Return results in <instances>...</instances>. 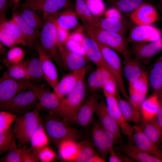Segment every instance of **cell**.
<instances>
[{"mask_svg":"<svg viewBox=\"0 0 162 162\" xmlns=\"http://www.w3.org/2000/svg\"><path fill=\"white\" fill-rule=\"evenodd\" d=\"M24 50L19 46L10 48L7 53L5 60L6 64H13L19 63L23 61L25 55Z\"/></svg>","mask_w":162,"mask_h":162,"instance_id":"cell-44","label":"cell"},{"mask_svg":"<svg viewBox=\"0 0 162 162\" xmlns=\"http://www.w3.org/2000/svg\"><path fill=\"white\" fill-rule=\"evenodd\" d=\"M48 142L43 123L38 127L31 136L30 148L34 154L39 157L40 151L47 145Z\"/></svg>","mask_w":162,"mask_h":162,"instance_id":"cell-36","label":"cell"},{"mask_svg":"<svg viewBox=\"0 0 162 162\" xmlns=\"http://www.w3.org/2000/svg\"><path fill=\"white\" fill-rule=\"evenodd\" d=\"M38 108L16 116L13 128L17 139L22 146H27L32 135L38 127L43 123Z\"/></svg>","mask_w":162,"mask_h":162,"instance_id":"cell-5","label":"cell"},{"mask_svg":"<svg viewBox=\"0 0 162 162\" xmlns=\"http://www.w3.org/2000/svg\"><path fill=\"white\" fill-rule=\"evenodd\" d=\"M112 78L114 77L108 70L104 68H97L89 75L87 81V86L93 93L102 88L108 81Z\"/></svg>","mask_w":162,"mask_h":162,"instance_id":"cell-25","label":"cell"},{"mask_svg":"<svg viewBox=\"0 0 162 162\" xmlns=\"http://www.w3.org/2000/svg\"><path fill=\"white\" fill-rule=\"evenodd\" d=\"M80 149L76 157L72 162H105L93 145L88 141L79 142Z\"/></svg>","mask_w":162,"mask_h":162,"instance_id":"cell-27","label":"cell"},{"mask_svg":"<svg viewBox=\"0 0 162 162\" xmlns=\"http://www.w3.org/2000/svg\"><path fill=\"white\" fill-rule=\"evenodd\" d=\"M128 40L133 43L157 41L162 39L160 31L151 25H137L130 29Z\"/></svg>","mask_w":162,"mask_h":162,"instance_id":"cell-12","label":"cell"},{"mask_svg":"<svg viewBox=\"0 0 162 162\" xmlns=\"http://www.w3.org/2000/svg\"><path fill=\"white\" fill-rule=\"evenodd\" d=\"M95 113L104 127L114 136L116 141L122 143L123 140L120 129L108 112L105 101L104 99L99 100Z\"/></svg>","mask_w":162,"mask_h":162,"instance_id":"cell-16","label":"cell"},{"mask_svg":"<svg viewBox=\"0 0 162 162\" xmlns=\"http://www.w3.org/2000/svg\"><path fill=\"white\" fill-rule=\"evenodd\" d=\"M92 134L94 144L97 151L105 160L113 148L116 141L114 136L104 127L100 122L93 127Z\"/></svg>","mask_w":162,"mask_h":162,"instance_id":"cell-11","label":"cell"},{"mask_svg":"<svg viewBox=\"0 0 162 162\" xmlns=\"http://www.w3.org/2000/svg\"><path fill=\"white\" fill-rule=\"evenodd\" d=\"M159 101V107L156 117L162 130V90L156 94Z\"/></svg>","mask_w":162,"mask_h":162,"instance_id":"cell-53","label":"cell"},{"mask_svg":"<svg viewBox=\"0 0 162 162\" xmlns=\"http://www.w3.org/2000/svg\"><path fill=\"white\" fill-rule=\"evenodd\" d=\"M34 46L40 61L44 79L55 91L59 81L56 66L51 57L43 50L40 44L36 43Z\"/></svg>","mask_w":162,"mask_h":162,"instance_id":"cell-13","label":"cell"},{"mask_svg":"<svg viewBox=\"0 0 162 162\" xmlns=\"http://www.w3.org/2000/svg\"><path fill=\"white\" fill-rule=\"evenodd\" d=\"M130 17L136 25H150L157 20L158 16L154 7L145 2L131 13Z\"/></svg>","mask_w":162,"mask_h":162,"instance_id":"cell-20","label":"cell"},{"mask_svg":"<svg viewBox=\"0 0 162 162\" xmlns=\"http://www.w3.org/2000/svg\"><path fill=\"white\" fill-rule=\"evenodd\" d=\"M56 13H43V25L40 31L39 38L40 47L61 68L62 67L58 48V41L55 21Z\"/></svg>","mask_w":162,"mask_h":162,"instance_id":"cell-4","label":"cell"},{"mask_svg":"<svg viewBox=\"0 0 162 162\" xmlns=\"http://www.w3.org/2000/svg\"><path fill=\"white\" fill-rule=\"evenodd\" d=\"M107 110L119 126L122 132L134 143V127L124 116L120 108L116 95L103 91Z\"/></svg>","mask_w":162,"mask_h":162,"instance_id":"cell-10","label":"cell"},{"mask_svg":"<svg viewBox=\"0 0 162 162\" xmlns=\"http://www.w3.org/2000/svg\"><path fill=\"white\" fill-rule=\"evenodd\" d=\"M37 86L32 82L29 89L34 93L41 107L53 114L62 117V103L60 99L54 92H52L45 87Z\"/></svg>","mask_w":162,"mask_h":162,"instance_id":"cell-7","label":"cell"},{"mask_svg":"<svg viewBox=\"0 0 162 162\" xmlns=\"http://www.w3.org/2000/svg\"><path fill=\"white\" fill-rule=\"evenodd\" d=\"M31 80H18L9 76L4 72L0 79V106L12 99L20 92L29 88Z\"/></svg>","mask_w":162,"mask_h":162,"instance_id":"cell-8","label":"cell"},{"mask_svg":"<svg viewBox=\"0 0 162 162\" xmlns=\"http://www.w3.org/2000/svg\"><path fill=\"white\" fill-rule=\"evenodd\" d=\"M26 60L18 63L6 64L7 70L5 72L10 77L16 79L26 80Z\"/></svg>","mask_w":162,"mask_h":162,"instance_id":"cell-42","label":"cell"},{"mask_svg":"<svg viewBox=\"0 0 162 162\" xmlns=\"http://www.w3.org/2000/svg\"><path fill=\"white\" fill-rule=\"evenodd\" d=\"M6 28L18 44L23 46L27 45L25 37L21 29L17 24L12 19L9 21H5Z\"/></svg>","mask_w":162,"mask_h":162,"instance_id":"cell-43","label":"cell"},{"mask_svg":"<svg viewBox=\"0 0 162 162\" xmlns=\"http://www.w3.org/2000/svg\"><path fill=\"white\" fill-rule=\"evenodd\" d=\"M94 20L95 26L126 36L128 28L123 20L115 18L100 17Z\"/></svg>","mask_w":162,"mask_h":162,"instance_id":"cell-26","label":"cell"},{"mask_svg":"<svg viewBox=\"0 0 162 162\" xmlns=\"http://www.w3.org/2000/svg\"><path fill=\"white\" fill-rule=\"evenodd\" d=\"M37 100L34 92L28 88L20 92L10 101L0 106V110L17 116L22 115L29 112Z\"/></svg>","mask_w":162,"mask_h":162,"instance_id":"cell-9","label":"cell"},{"mask_svg":"<svg viewBox=\"0 0 162 162\" xmlns=\"http://www.w3.org/2000/svg\"><path fill=\"white\" fill-rule=\"evenodd\" d=\"M149 86L148 72L146 71L136 80L129 83L130 101L140 109L145 99Z\"/></svg>","mask_w":162,"mask_h":162,"instance_id":"cell-19","label":"cell"},{"mask_svg":"<svg viewBox=\"0 0 162 162\" xmlns=\"http://www.w3.org/2000/svg\"><path fill=\"white\" fill-rule=\"evenodd\" d=\"M17 116L10 112L1 110L0 112V132L10 128L15 122Z\"/></svg>","mask_w":162,"mask_h":162,"instance_id":"cell-47","label":"cell"},{"mask_svg":"<svg viewBox=\"0 0 162 162\" xmlns=\"http://www.w3.org/2000/svg\"><path fill=\"white\" fill-rule=\"evenodd\" d=\"M56 26L58 41L64 44L68 39L70 35L68 31L61 28L56 25Z\"/></svg>","mask_w":162,"mask_h":162,"instance_id":"cell-52","label":"cell"},{"mask_svg":"<svg viewBox=\"0 0 162 162\" xmlns=\"http://www.w3.org/2000/svg\"><path fill=\"white\" fill-rule=\"evenodd\" d=\"M109 4L120 12L131 13L140 5L146 2L145 0H108Z\"/></svg>","mask_w":162,"mask_h":162,"instance_id":"cell-40","label":"cell"},{"mask_svg":"<svg viewBox=\"0 0 162 162\" xmlns=\"http://www.w3.org/2000/svg\"><path fill=\"white\" fill-rule=\"evenodd\" d=\"M26 80L38 81L44 79L39 57L26 60Z\"/></svg>","mask_w":162,"mask_h":162,"instance_id":"cell-39","label":"cell"},{"mask_svg":"<svg viewBox=\"0 0 162 162\" xmlns=\"http://www.w3.org/2000/svg\"><path fill=\"white\" fill-rule=\"evenodd\" d=\"M4 44L0 42V54L2 55L5 52V48Z\"/></svg>","mask_w":162,"mask_h":162,"instance_id":"cell-58","label":"cell"},{"mask_svg":"<svg viewBox=\"0 0 162 162\" xmlns=\"http://www.w3.org/2000/svg\"><path fill=\"white\" fill-rule=\"evenodd\" d=\"M45 129L49 138L58 144L66 140L77 141L82 137L80 132L70 126L62 117L49 113L44 115Z\"/></svg>","mask_w":162,"mask_h":162,"instance_id":"cell-3","label":"cell"},{"mask_svg":"<svg viewBox=\"0 0 162 162\" xmlns=\"http://www.w3.org/2000/svg\"><path fill=\"white\" fill-rule=\"evenodd\" d=\"M149 86L153 93L157 94L162 90V53L148 72Z\"/></svg>","mask_w":162,"mask_h":162,"instance_id":"cell-30","label":"cell"},{"mask_svg":"<svg viewBox=\"0 0 162 162\" xmlns=\"http://www.w3.org/2000/svg\"><path fill=\"white\" fill-rule=\"evenodd\" d=\"M133 127L134 143L145 152L162 160V150L159 146L145 135L138 125Z\"/></svg>","mask_w":162,"mask_h":162,"instance_id":"cell-21","label":"cell"},{"mask_svg":"<svg viewBox=\"0 0 162 162\" xmlns=\"http://www.w3.org/2000/svg\"><path fill=\"white\" fill-rule=\"evenodd\" d=\"M159 105V101L156 94L153 93L145 98L140 107L142 122L148 121L156 117Z\"/></svg>","mask_w":162,"mask_h":162,"instance_id":"cell-33","label":"cell"},{"mask_svg":"<svg viewBox=\"0 0 162 162\" xmlns=\"http://www.w3.org/2000/svg\"><path fill=\"white\" fill-rule=\"evenodd\" d=\"M121 110L126 120L138 124L142 122L140 109L131 101L122 98L118 93L116 94Z\"/></svg>","mask_w":162,"mask_h":162,"instance_id":"cell-31","label":"cell"},{"mask_svg":"<svg viewBox=\"0 0 162 162\" xmlns=\"http://www.w3.org/2000/svg\"><path fill=\"white\" fill-rule=\"evenodd\" d=\"M80 69L71 71L59 80L54 92L60 99L66 96L75 87L79 78Z\"/></svg>","mask_w":162,"mask_h":162,"instance_id":"cell-28","label":"cell"},{"mask_svg":"<svg viewBox=\"0 0 162 162\" xmlns=\"http://www.w3.org/2000/svg\"><path fill=\"white\" fill-rule=\"evenodd\" d=\"M19 26L25 37L28 47L31 49L39 38L40 31L33 28L27 24L16 12H13L11 18Z\"/></svg>","mask_w":162,"mask_h":162,"instance_id":"cell-32","label":"cell"},{"mask_svg":"<svg viewBox=\"0 0 162 162\" xmlns=\"http://www.w3.org/2000/svg\"><path fill=\"white\" fill-rule=\"evenodd\" d=\"M6 20L0 21V42L4 46L11 48L18 44L6 28Z\"/></svg>","mask_w":162,"mask_h":162,"instance_id":"cell-45","label":"cell"},{"mask_svg":"<svg viewBox=\"0 0 162 162\" xmlns=\"http://www.w3.org/2000/svg\"><path fill=\"white\" fill-rule=\"evenodd\" d=\"M8 0H0V21L7 20L6 7Z\"/></svg>","mask_w":162,"mask_h":162,"instance_id":"cell-55","label":"cell"},{"mask_svg":"<svg viewBox=\"0 0 162 162\" xmlns=\"http://www.w3.org/2000/svg\"><path fill=\"white\" fill-rule=\"evenodd\" d=\"M99 100L98 93L96 92H93L79 110L74 122L82 127L88 125L92 120Z\"/></svg>","mask_w":162,"mask_h":162,"instance_id":"cell-17","label":"cell"},{"mask_svg":"<svg viewBox=\"0 0 162 162\" xmlns=\"http://www.w3.org/2000/svg\"><path fill=\"white\" fill-rule=\"evenodd\" d=\"M58 145V152L61 158L64 161L72 162L79 151V142L66 140L60 142Z\"/></svg>","mask_w":162,"mask_h":162,"instance_id":"cell-34","label":"cell"},{"mask_svg":"<svg viewBox=\"0 0 162 162\" xmlns=\"http://www.w3.org/2000/svg\"><path fill=\"white\" fill-rule=\"evenodd\" d=\"M34 0H25V1L23 2L24 3H27L29 2L32 1H33Z\"/></svg>","mask_w":162,"mask_h":162,"instance_id":"cell-60","label":"cell"},{"mask_svg":"<svg viewBox=\"0 0 162 162\" xmlns=\"http://www.w3.org/2000/svg\"><path fill=\"white\" fill-rule=\"evenodd\" d=\"M70 3L69 0H34L29 2H23L19 8H28L36 11H41L44 14H54L62 9L68 8Z\"/></svg>","mask_w":162,"mask_h":162,"instance_id":"cell-18","label":"cell"},{"mask_svg":"<svg viewBox=\"0 0 162 162\" xmlns=\"http://www.w3.org/2000/svg\"><path fill=\"white\" fill-rule=\"evenodd\" d=\"M82 43L86 56L97 68H105L111 73L110 68L104 59L96 41L90 37L84 36Z\"/></svg>","mask_w":162,"mask_h":162,"instance_id":"cell-22","label":"cell"},{"mask_svg":"<svg viewBox=\"0 0 162 162\" xmlns=\"http://www.w3.org/2000/svg\"><path fill=\"white\" fill-rule=\"evenodd\" d=\"M88 66L80 69L77 83L66 96L60 99L62 103V117L68 123L74 122L79 110L84 103L87 92L86 74Z\"/></svg>","mask_w":162,"mask_h":162,"instance_id":"cell-1","label":"cell"},{"mask_svg":"<svg viewBox=\"0 0 162 162\" xmlns=\"http://www.w3.org/2000/svg\"><path fill=\"white\" fill-rule=\"evenodd\" d=\"M120 12L114 8L109 9L104 12L105 17L115 18L123 20L122 16Z\"/></svg>","mask_w":162,"mask_h":162,"instance_id":"cell-54","label":"cell"},{"mask_svg":"<svg viewBox=\"0 0 162 162\" xmlns=\"http://www.w3.org/2000/svg\"><path fill=\"white\" fill-rule=\"evenodd\" d=\"M120 152L125 154L134 161L162 162L160 159L145 152L135 143L130 142L122 143L118 148Z\"/></svg>","mask_w":162,"mask_h":162,"instance_id":"cell-23","label":"cell"},{"mask_svg":"<svg viewBox=\"0 0 162 162\" xmlns=\"http://www.w3.org/2000/svg\"><path fill=\"white\" fill-rule=\"evenodd\" d=\"M22 162H38L39 161V156L34 154L30 148L26 146L19 148Z\"/></svg>","mask_w":162,"mask_h":162,"instance_id":"cell-48","label":"cell"},{"mask_svg":"<svg viewBox=\"0 0 162 162\" xmlns=\"http://www.w3.org/2000/svg\"><path fill=\"white\" fill-rule=\"evenodd\" d=\"M58 48L62 67H64L73 71L88 66L87 60L84 56L70 50L58 41Z\"/></svg>","mask_w":162,"mask_h":162,"instance_id":"cell-15","label":"cell"},{"mask_svg":"<svg viewBox=\"0 0 162 162\" xmlns=\"http://www.w3.org/2000/svg\"><path fill=\"white\" fill-rule=\"evenodd\" d=\"M75 13L84 23V24L95 26L94 18L84 0H76Z\"/></svg>","mask_w":162,"mask_h":162,"instance_id":"cell-41","label":"cell"},{"mask_svg":"<svg viewBox=\"0 0 162 162\" xmlns=\"http://www.w3.org/2000/svg\"><path fill=\"white\" fill-rule=\"evenodd\" d=\"M94 19L100 17L104 13L105 6L103 0H84Z\"/></svg>","mask_w":162,"mask_h":162,"instance_id":"cell-46","label":"cell"},{"mask_svg":"<svg viewBox=\"0 0 162 162\" xmlns=\"http://www.w3.org/2000/svg\"><path fill=\"white\" fill-rule=\"evenodd\" d=\"M57 156L56 154L46 146L43 147L40 152L39 160L41 162H50Z\"/></svg>","mask_w":162,"mask_h":162,"instance_id":"cell-49","label":"cell"},{"mask_svg":"<svg viewBox=\"0 0 162 162\" xmlns=\"http://www.w3.org/2000/svg\"><path fill=\"white\" fill-rule=\"evenodd\" d=\"M103 57L115 79L118 88L124 98L130 101L123 78L122 64L120 58L115 50L97 42Z\"/></svg>","mask_w":162,"mask_h":162,"instance_id":"cell-6","label":"cell"},{"mask_svg":"<svg viewBox=\"0 0 162 162\" xmlns=\"http://www.w3.org/2000/svg\"><path fill=\"white\" fill-rule=\"evenodd\" d=\"M16 139L13 128L11 127L7 130L0 132V154L17 148L16 143Z\"/></svg>","mask_w":162,"mask_h":162,"instance_id":"cell-38","label":"cell"},{"mask_svg":"<svg viewBox=\"0 0 162 162\" xmlns=\"http://www.w3.org/2000/svg\"><path fill=\"white\" fill-rule=\"evenodd\" d=\"M142 132L149 139L159 146L162 144V130L156 116L138 125Z\"/></svg>","mask_w":162,"mask_h":162,"instance_id":"cell-29","label":"cell"},{"mask_svg":"<svg viewBox=\"0 0 162 162\" xmlns=\"http://www.w3.org/2000/svg\"><path fill=\"white\" fill-rule=\"evenodd\" d=\"M162 51V39L157 41L134 43L130 49L131 54L145 65L148 64L151 59Z\"/></svg>","mask_w":162,"mask_h":162,"instance_id":"cell-14","label":"cell"},{"mask_svg":"<svg viewBox=\"0 0 162 162\" xmlns=\"http://www.w3.org/2000/svg\"><path fill=\"white\" fill-rule=\"evenodd\" d=\"M145 65L137 58L131 56L124 58L122 64L123 75L128 82H132L140 77L146 71Z\"/></svg>","mask_w":162,"mask_h":162,"instance_id":"cell-24","label":"cell"},{"mask_svg":"<svg viewBox=\"0 0 162 162\" xmlns=\"http://www.w3.org/2000/svg\"><path fill=\"white\" fill-rule=\"evenodd\" d=\"M159 8L162 15V0H160L159 4Z\"/></svg>","mask_w":162,"mask_h":162,"instance_id":"cell-59","label":"cell"},{"mask_svg":"<svg viewBox=\"0 0 162 162\" xmlns=\"http://www.w3.org/2000/svg\"><path fill=\"white\" fill-rule=\"evenodd\" d=\"M31 8L20 7L16 12L27 24L35 30L40 31L43 25V20Z\"/></svg>","mask_w":162,"mask_h":162,"instance_id":"cell-37","label":"cell"},{"mask_svg":"<svg viewBox=\"0 0 162 162\" xmlns=\"http://www.w3.org/2000/svg\"><path fill=\"white\" fill-rule=\"evenodd\" d=\"M77 16L75 12L70 9L59 11L56 14V24L60 28L68 31L79 25Z\"/></svg>","mask_w":162,"mask_h":162,"instance_id":"cell-35","label":"cell"},{"mask_svg":"<svg viewBox=\"0 0 162 162\" xmlns=\"http://www.w3.org/2000/svg\"><path fill=\"white\" fill-rule=\"evenodd\" d=\"M1 162H22L19 148L8 152L4 156L1 158Z\"/></svg>","mask_w":162,"mask_h":162,"instance_id":"cell-50","label":"cell"},{"mask_svg":"<svg viewBox=\"0 0 162 162\" xmlns=\"http://www.w3.org/2000/svg\"><path fill=\"white\" fill-rule=\"evenodd\" d=\"M22 0H8V5L11 8L13 12H15L19 8Z\"/></svg>","mask_w":162,"mask_h":162,"instance_id":"cell-57","label":"cell"},{"mask_svg":"<svg viewBox=\"0 0 162 162\" xmlns=\"http://www.w3.org/2000/svg\"><path fill=\"white\" fill-rule=\"evenodd\" d=\"M108 160L110 162H122L121 158L118 154L115 152L113 148L110 152Z\"/></svg>","mask_w":162,"mask_h":162,"instance_id":"cell-56","label":"cell"},{"mask_svg":"<svg viewBox=\"0 0 162 162\" xmlns=\"http://www.w3.org/2000/svg\"><path fill=\"white\" fill-rule=\"evenodd\" d=\"M118 88L115 79L112 78L110 79L105 84L103 88V91L112 94L116 95Z\"/></svg>","mask_w":162,"mask_h":162,"instance_id":"cell-51","label":"cell"},{"mask_svg":"<svg viewBox=\"0 0 162 162\" xmlns=\"http://www.w3.org/2000/svg\"><path fill=\"white\" fill-rule=\"evenodd\" d=\"M83 28L89 37L97 42L120 53L124 58L131 56L126 36L95 26L84 24Z\"/></svg>","mask_w":162,"mask_h":162,"instance_id":"cell-2","label":"cell"}]
</instances>
